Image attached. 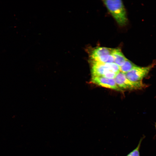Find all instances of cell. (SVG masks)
<instances>
[{
    "label": "cell",
    "instance_id": "cell-1",
    "mask_svg": "<svg viewBox=\"0 0 156 156\" xmlns=\"http://www.w3.org/2000/svg\"><path fill=\"white\" fill-rule=\"evenodd\" d=\"M103 3L117 23L120 26L125 25L127 21V14L121 0H105Z\"/></svg>",
    "mask_w": 156,
    "mask_h": 156
},
{
    "label": "cell",
    "instance_id": "cell-2",
    "mask_svg": "<svg viewBox=\"0 0 156 156\" xmlns=\"http://www.w3.org/2000/svg\"><path fill=\"white\" fill-rule=\"evenodd\" d=\"M114 79L117 86L121 90H141L148 86V85L143 82H134L130 81L124 73L120 72L117 74Z\"/></svg>",
    "mask_w": 156,
    "mask_h": 156
},
{
    "label": "cell",
    "instance_id": "cell-3",
    "mask_svg": "<svg viewBox=\"0 0 156 156\" xmlns=\"http://www.w3.org/2000/svg\"><path fill=\"white\" fill-rule=\"evenodd\" d=\"M156 65L155 61L146 67H140L136 65L127 73L125 74L130 81L134 82H143L142 80L149 73Z\"/></svg>",
    "mask_w": 156,
    "mask_h": 156
},
{
    "label": "cell",
    "instance_id": "cell-4",
    "mask_svg": "<svg viewBox=\"0 0 156 156\" xmlns=\"http://www.w3.org/2000/svg\"><path fill=\"white\" fill-rule=\"evenodd\" d=\"M91 82L95 84L117 91H121L116 84L114 79H109L103 77H93Z\"/></svg>",
    "mask_w": 156,
    "mask_h": 156
},
{
    "label": "cell",
    "instance_id": "cell-5",
    "mask_svg": "<svg viewBox=\"0 0 156 156\" xmlns=\"http://www.w3.org/2000/svg\"><path fill=\"white\" fill-rule=\"evenodd\" d=\"M90 62L91 65V71L92 77H103L108 72L112 71L106 63L91 60Z\"/></svg>",
    "mask_w": 156,
    "mask_h": 156
},
{
    "label": "cell",
    "instance_id": "cell-6",
    "mask_svg": "<svg viewBox=\"0 0 156 156\" xmlns=\"http://www.w3.org/2000/svg\"><path fill=\"white\" fill-rule=\"evenodd\" d=\"M112 49L104 47H100L94 49L90 54V60L111 55Z\"/></svg>",
    "mask_w": 156,
    "mask_h": 156
},
{
    "label": "cell",
    "instance_id": "cell-7",
    "mask_svg": "<svg viewBox=\"0 0 156 156\" xmlns=\"http://www.w3.org/2000/svg\"><path fill=\"white\" fill-rule=\"evenodd\" d=\"M111 54L114 58V63L120 67L127 59L120 49H112Z\"/></svg>",
    "mask_w": 156,
    "mask_h": 156
},
{
    "label": "cell",
    "instance_id": "cell-8",
    "mask_svg": "<svg viewBox=\"0 0 156 156\" xmlns=\"http://www.w3.org/2000/svg\"><path fill=\"white\" fill-rule=\"evenodd\" d=\"M136 66L130 60L127 59L124 64L120 67V71L125 74L132 69Z\"/></svg>",
    "mask_w": 156,
    "mask_h": 156
},
{
    "label": "cell",
    "instance_id": "cell-9",
    "mask_svg": "<svg viewBox=\"0 0 156 156\" xmlns=\"http://www.w3.org/2000/svg\"><path fill=\"white\" fill-rule=\"evenodd\" d=\"M145 136L143 135L140 138L137 146L126 156H140V149L142 141Z\"/></svg>",
    "mask_w": 156,
    "mask_h": 156
},
{
    "label": "cell",
    "instance_id": "cell-10",
    "mask_svg": "<svg viewBox=\"0 0 156 156\" xmlns=\"http://www.w3.org/2000/svg\"><path fill=\"white\" fill-rule=\"evenodd\" d=\"M107 66L112 72L118 74L120 71V67L114 62L106 63Z\"/></svg>",
    "mask_w": 156,
    "mask_h": 156
},
{
    "label": "cell",
    "instance_id": "cell-11",
    "mask_svg": "<svg viewBox=\"0 0 156 156\" xmlns=\"http://www.w3.org/2000/svg\"><path fill=\"white\" fill-rule=\"evenodd\" d=\"M155 128L156 130V122L155 123Z\"/></svg>",
    "mask_w": 156,
    "mask_h": 156
}]
</instances>
